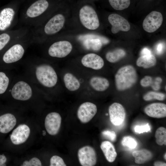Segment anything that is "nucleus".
<instances>
[{
  "mask_svg": "<svg viewBox=\"0 0 166 166\" xmlns=\"http://www.w3.org/2000/svg\"><path fill=\"white\" fill-rule=\"evenodd\" d=\"M122 146L130 148H134L137 145L136 140L131 136H128L123 137L121 142Z\"/></svg>",
  "mask_w": 166,
  "mask_h": 166,
  "instance_id": "28",
  "label": "nucleus"
},
{
  "mask_svg": "<svg viewBox=\"0 0 166 166\" xmlns=\"http://www.w3.org/2000/svg\"><path fill=\"white\" fill-rule=\"evenodd\" d=\"M163 21V16L160 12L155 11H152L143 21V29L148 32H153L160 27Z\"/></svg>",
  "mask_w": 166,
  "mask_h": 166,
  "instance_id": "8",
  "label": "nucleus"
},
{
  "mask_svg": "<svg viewBox=\"0 0 166 166\" xmlns=\"http://www.w3.org/2000/svg\"><path fill=\"white\" fill-rule=\"evenodd\" d=\"M108 21L112 26V32L114 34L121 31L126 32L129 31L130 26L128 21L121 16L116 14H110L108 18Z\"/></svg>",
  "mask_w": 166,
  "mask_h": 166,
  "instance_id": "12",
  "label": "nucleus"
},
{
  "mask_svg": "<svg viewBox=\"0 0 166 166\" xmlns=\"http://www.w3.org/2000/svg\"><path fill=\"white\" fill-rule=\"evenodd\" d=\"M63 159L60 157L55 155L53 156L50 160V166H66Z\"/></svg>",
  "mask_w": 166,
  "mask_h": 166,
  "instance_id": "30",
  "label": "nucleus"
},
{
  "mask_svg": "<svg viewBox=\"0 0 166 166\" xmlns=\"http://www.w3.org/2000/svg\"><path fill=\"white\" fill-rule=\"evenodd\" d=\"M46 134V132L45 130H43L42 131V135L43 136H45Z\"/></svg>",
  "mask_w": 166,
  "mask_h": 166,
  "instance_id": "40",
  "label": "nucleus"
},
{
  "mask_svg": "<svg viewBox=\"0 0 166 166\" xmlns=\"http://www.w3.org/2000/svg\"><path fill=\"white\" fill-rule=\"evenodd\" d=\"M109 112L110 119L114 125L118 126L124 122L126 115L125 110L120 104L115 102L109 107Z\"/></svg>",
  "mask_w": 166,
  "mask_h": 166,
  "instance_id": "13",
  "label": "nucleus"
},
{
  "mask_svg": "<svg viewBox=\"0 0 166 166\" xmlns=\"http://www.w3.org/2000/svg\"><path fill=\"white\" fill-rule=\"evenodd\" d=\"M163 45L161 43L158 44L156 47V52L158 54L162 53L163 50Z\"/></svg>",
  "mask_w": 166,
  "mask_h": 166,
  "instance_id": "36",
  "label": "nucleus"
},
{
  "mask_svg": "<svg viewBox=\"0 0 166 166\" xmlns=\"http://www.w3.org/2000/svg\"><path fill=\"white\" fill-rule=\"evenodd\" d=\"M72 48V45L69 42L60 41L54 42L50 46L48 53L52 57L63 58L69 54Z\"/></svg>",
  "mask_w": 166,
  "mask_h": 166,
  "instance_id": "7",
  "label": "nucleus"
},
{
  "mask_svg": "<svg viewBox=\"0 0 166 166\" xmlns=\"http://www.w3.org/2000/svg\"><path fill=\"white\" fill-rule=\"evenodd\" d=\"M97 111L96 105L89 102L82 103L77 111V116L80 121L86 123L89 121L95 116Z\"/></svg>",
  "mask_w": 166,
  "mask_h": 166,
  "instance_id": "10",
  "label": "nucleus"
},
{
  "mask_svg": "<svg viewBox=\"0 0 166 166\" xmlns=\"http://www.w3.org/2000/svg\"><path fill=\"white\" fill-rule=\"evenodd\" d=\"M29 0H22V1H23V2H26L27 1H28Z\"/></svg>",
  "mask_w": 166,
  "mask_h": 166,
  "instance_id": "42",
  "label": "nucleus"
},
{
  "mask_svg": "<svg viewBox=\"0 0 166 166\" xmlns=\"http://www.w3.org/2000/svg\"><path fill=\"white\" fill-rule=\"evenodd\" d=\"M80 21L86 28L95 30L98 28L99 21L96 12L90 5L85 4L83 5L79 10Z\"/></svg>",
  "mask_w": 166,
  "mask_h": 166,
  "instance_id": "6",
  "label": "nucleus"
},
{
  "mask_svg": "<svg viewBox=\"0 0 166 166\" xmlns=\"http://www.w3.org/2000/svg\"><path fill=\"white\" fill-rule=\"evenodd\" d=\"M156 63V59L152 54L141 55L137 59V65L144 68H148L154 66Z\"/></svg>",
  "mask_w": 166,
  "mask_h": 166,
  "instance_id": "23",
  "label": "nucleus"
},
{
  "mask_svg": "<svg viewBox=\"0 0 166 166\" xmlns=\"http://www.w3.org/2000/svg\"><path fill=\"white\" fill-rule=\"evenodd\" d=\"M9 83V79L6 74L0 72V94L4 93L6 90Z\"/></svg>",
  "mask_w": 166,
  "mask_h": 166,
  "instance_id": "29",
  "label": "nucleus"
},
{
  "mask_svg": "<svg viewBox=\"0 0 166 166\" xmlns=\"http://www.w3.org/2000/svg\"><path fill=\"white\" fill-rule=\"evenodd\" d=\"M25 2L26 4L20 14L18 23L30 28L41 23L47 12L57 4L56 0H30Z\"/></svg>",
  "mask_w": 166,
  "mask_h": 166,
  "instance_id": "1",
  "label": "nucleus"
},
{
  "mask_svg": "<svg viewBox=\"0 0 166 166\" xmlns=\"http://www.w3.org/2000/svg\"><path fill=\"white\" fill-rule=\"evenodd\" d=\"M166 153H165L164 155V159L165 160H166Z\"/></svg>",
  "mask_w": 166,
  "mask_h": 166,
  "instance_id": "41",
  "label": "nucleus"
},
{
  "mask_svg": "<svg viewBox=\"0 0 166 166\" xmlns=\"http://www.w3.org/2000/svg\"><path fill=\"white\" fill-rule=\"evenodd\" d=\"M111 6L115 10H121L128 8L130 3V0H108Z\"/></svg>",
  "mask_w": 166,
  "mask_h": 166,
  "instance_id": "25",
  "label": "nucleus"
},
{
  "mask_svg": "<svg viewBox=\"0 0 166 166\" xmlns=\"http://www.w3.org/2000/svg\"><path fill=\"white\" fill-rule=\"evenodd\" d=\"M155 137L157 144L162 146L166 144V129L162 127H160L156 130Z\"/></svg>",
  "mask_w": 166,
  "mask_h": 166,
  "instance_id": "26",
  "label": "nucleus"
},
{
  "mask_svg": "<svg viewBox=\"0 0 166 166\" xmlns=\"http://www.w3.org/2000/svg\"><path fill=\"white\" fill-rule=\"evenodd\" d=\"M154 81L152 78L149 76H145L141 79L140 81L141 85L143 87H147L151 86L153 84Z\"/></svg>",
  "mask_w": 166,
  "mask_h": 166,
  "instance_id": "32",
  "label": "nucleus"
},
{
  "mask_svg": "<svg viewBox=\"0 0 166 166\" xmlns=\"http://www.w3.org/2000/svg\"><path fill=\"white\" fill-rule=\"evenodd\" d=\"M16 119L14 115L6 113L0 116V132L6 133L9 132L14 127Z\"/></svg>",
  "mask_w": 166,
  "mask_h": 166,
  "instance_id": "18",
  "label": "nucleus"
},
{
  "mask_svg": "<svg viewBox=\"0 0 166 166\" xmlns=\"http://www.w3.org/2000/svg\"><path fill=\"white\" fill-rule=\"evenodd\" d=\"M137 78L136 70L133 66L127 65L122 66L115 75L116 88L120 91L129 89L135 84Z\"/></svg>",
  "mask_w": 166,
  "mask_h": 166,
  "instance_id": "3",
  "label": "nucleus"
},
{
  "mask_svg": "<svg viewBox=\"0 0 166 166\" xmlns=\"http://www.w3.org/2000/svg\"><path fill=\"white\" fill-rule=\"evenodd\" d=\"M63 80L65 87L70 91H75L80 87V84L79 80L70 73H65L64 75Z\"/></svg>",
  "mask_w": 166,
  "mask_h": 166,
  "instance_id": "22",
  "label": "nucleus"
},
{
  "mask_svg": "<svg viewBox=\"0 0 166 166\" xmlns=\"http://www.w3.org/2000/svg\"><path fill=\"white\" fill-rule=\"evenodd\" d=\"M103 136L113 141L115 140L116 138V135L115 132L113 131L109 130H105L102 132Z\"/></svg>",
  "mask_w": 166,
  "mask_h": 166,
  "instance_id": "34",
  "label": "nucleus"
},
{
  "mask_svg": "<svg viewBox=\"0 0 166 166\" xmlns=\"http://www.w3.org/2000/svg\"><path fill=\"white\" fill-rule=\"evenodd\" d=\"M78 156L81 164L83 166H93L96 163L97 154L94 149L89 146L80 148L78 152Z\"/></svg>",
  "mask_w": 166,
  "mask_h": 166,
  "instance_id": "9",
  "label": "nucleus"
},
{
  "mask_svg": "<svg viewBox=\"0 0 166 166\" xmlns=\"http://www.w3.org/2000/svg\"><path fill=\"white\" fill-rule=\"evenodd\" d=\"M89 84L95 90L99 92L106 90L109 86V83L106 78L98 76H94L90 79Z\"/></svg>",
  "mask_w": 166,
  "mask_h": 166,
  "instance_id": "20",
  "label": "nucleus"
},
{
  "mask_svg": "<svg viewBox=\"0 0 166 166\" xmlns=\"http://www.w3.org/2000/svg\"><path fill=\"white\" fill-rule=\"evenodd\" d=\"M22 0H13L0 10V31L11 29L18 23V13Z\"/></svg>",
  "mask_w": 166,
  "mask_h": 166,
  "instance_id": "2",
  "label": "nucleus"
},
{
  "mask_svg": "<svg viewBox=\"0 0 166 166\" xmlns=\"http://www.w3.org/2000/svg\"><path fill=\"white\" fill-rule=\"evenodd\" d=\"M36 75L39 82L47 87H52L56 84L57 76L53 68L46 64H42L36 68Z\"/></svg>",
  "mask_w": 166,
  "mask_h": 166,
  "instance_id": "5",
  "label": "nucleus"
},
{
  "mask_svg": "<svg viewBox=\"0 0 166 166\" xmlns=\"http://www.w3.org/2000/svg\"><path fill=\"white\" fill-rule=\"evenodd\" d=\"M106 115H108V114H106Z\"/></svg>",
  "mask_w": 166,
  "mask_h": 166,
  "instance_id": "43",
  "label": "nucleus"
},
{
  "mask_svg": "<svg viewBox=\"0 0 166 166\" xmlns=\"http://www.w3.org/2000/svg\"><path fill=\"white\" fill-rule=\"evenodd\" d=\"M154 165L155 166H166L165 163L160 161H157L154 162Z\"/></svg>",
  "mask_w": 166,
  "mask_h": 166,
  "instance_id": "39",
  "label": "nucleus"
},
{
  "mask_svg": "<svg viewBox=\"0 0 166 166\" xmlns=\"http://www.w3.org/2000/svg\"><path fill=\"white\" fill-rule=\"evenodd\" d=\"M6 161V158L3 155H0V166H5V163Z\"/></svg>",
  "mask_w": 166,
  "mask_h": 166,
  "instance_id": "37",
  "label": "nucleus"
},
{
  "mask_svg": "<svg viewBox=\"0 0 166 166\" xmlns=\"http://www.w3.org/2000/svg\"><path fill=\"white\" fill-rule=\"evenodd\" d=\"M32 93L30 86L23 81H20L16 83L11 91L12 96L14 99L21 101L29 99Z\"/></svg>",
  "mask_w": 166,
  "mask_h": 166,
  "instance_id": "11",
  "label": "nucleus"
},
{
  "mask_svg": "<svg viewBox=\"0 0 166 166\" xmlns=\"http://www.w3.org/2000/svg\"><path fill=\"white\" fill-rule=\"evenodd\" d=\"M61 118L60 115L56 112L49 113L45 121V129L50 135H55L59 132L61 123Z\"/></svg>",
  "mask_w": 166,
  "mask_h": 166,
  "instance_id": "14",
  "label": "nucleus"
},
{
  "mask_svg": "<svg viewBox=\"0 0 166 166\" xmlns=\"http://www.w3.org/2000/svg\"><path fill=\"white\" fill-rule=\"evenodd\" d=\"M132 155L135 158V163L138 164L144 163L153 157L152 152L145 149L134 151L132 152Z\"/></svg>",
  "mask_w": 166,
  "mask_h": 166,
  "instance_id": "21",
  "label": "nucleus"
},
{
  "mask_svg": "<svg viewBox=\"0 0 166 166\" xmlns=\"http://www.w3.org/2000/svg\"><path fill=\"white\" fill-rule=\"evenodd\" d=\"M22 166H41L42 164L40 160L38 158L34 157L29 161H24Z\"/></svg>",
  "mask_w": 166,
  "mask_h": 166,
  "instance_id": "31",
  "label": "nucleus"
},
{
  "mask_svg": "<svg viewBox=\"0 0 166 166\" xmlns=\"http://www.w3.org/2000/svg\"><path fill=\"white\" fill-rule=\"evenodd\" d=\"M151 54V51L146 48H143L141 52V55H148Z\"/></svg>",
  "mask_w": 166,
  "mask_h": 166,
  "instance_id": "38",
  "label": "nucleus"
},
{
  "mask_svg": "<svg viewBox=\"0 0 166 166\" xmlns=\"http://www.w3.org/2000/svg\"><path fill=\"white\" fill-rule=\"evenodd\" d=\"M30 39L29 33L13 42L3 55L2 58L3 61L6 63H11L20 60L25 53L24 44Z\"/></svg>",
  "mask_w": 166,
  "mask_h": 166,
  "instance_id": "4",
  "label": "nucleus"
},
{
  "mask_svg": "<svg viewBox=\"0 0 166 166\" xmlns=\"http://www.w3.org/2000/svg\"><path fill=\"white\" fill-rule=\"evenodd\" d=\"M135 131L139 134L147 132L150 130V127L148 124L146 125H136L135 127Z\"/></svg>",
  "mask_w": 166,
  "mask_h": 166,
  "instance_id": "33",
  "label": "nucleus"
},
{
  "mask_svg": "<svg viewBox=\"0 0 166 166\" xmlns=\"http://www.w3.org/2000/svg\"><path fill=\"white\" fill-rule=\"evenodd\" d=\"M162 81V79L160 77H156L154 81L153 84L151 86L155 90H157L160 88V84Z\"/></svg>",
  "mask_w": 166,
  "mask_h": 166,
  "instance_id": "35",
  "label": "nucleus"
},
{
  "mask_svg": "<svg viewBox=\"0 0 166 166\" xmlns=\"http://www.w3.org/2000/svg\"><path fill=\"white\" fill-rule=\"evenodd\" d=\"M144 112L148 116L152 117H166V105L161 103H153L146 106Z\"/></svg>",
  "mask_w": 166,
  "mask_h": 166,
  "instance_id": "17",
  "label": "nucleus"
},
{
  "mask_svg": "<svg viewBox=\"0 0 166 166\" xmlns=\"http://www.w3.org/2000/svg\"><path fill=\"white\" fill-rule=\"evenodd\" d=\"M100 147L107 160L109 162H113L117 154L113 144L109 141H105L102 142Z\"/></svg>",
  "mask_w": 166,
  "mask_h": 166,
  "instance_id": "19",
  "label": "nucleus"
},
{
  "mask_svg": "<svg viewBox=\"0 0 166 166\" xmlns=\"http://www.w3.org/2000/svg\"><path fill=\"white\" fill-rule=\"evenodd\" d=\"M81 63L85 67L94 70L101 69L104 64L102 58L94 53H89L84 56L81 59Z\"/></svg>",
  "mask_w": 166,
  "mask_h": 166,
  "instance_id": "16",
  "label": "nucleus"
},
{
  "mask_svg": "<svg viewBox=\"0 0 166 166\" xmlns=\"http://www.w3.org/2000/svg\"><path fill=\"white\" fill-rule=\"evenodd\" d=\"M30 133V128L27 125L21 124L13 131L10 136V139L14 144H20L27 140Z\"/></svg>",
  "mask_w": 166,
  "mask_h": 166,
  "instance_id": "15",
  "label": "nucleus"
},
{
  "mask_svg": "<svg viewBox=\"0 0 166 166\" xmlns=\"http://www.w3.org/2000/svg\"><path fill=\"white\" fill-rule=\"evenodd\" d=\"M166 97V95L163 93L154 91H150L145 94L143 97V99L145 101H149L156 99L163 101Z\"/></svg>",
  "mask_w": 166,
  "mask_h": 166,
  "instance_id": "27",
  "label": "nucleus"
},
{
  "mask_svg": "<svg viewBox=\"0 0 166 166\" xmlns=\"http://www.w3.org/2000/svg\"><path fill=\"white\" fill-rule=\"evenodd\" d=\"M126 54V52L124 49H118L113 51L108 52L106 54L105 57L109 62L115 63L124 57Z\"/></svg>",
  "mask_w": 166,
  "mask_h": 166,
  "instance_id": "24",
  "label": "nucleus"
}]
</instances>
